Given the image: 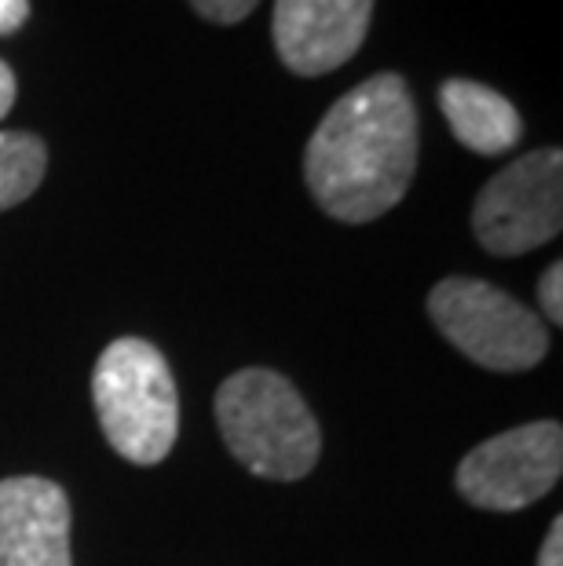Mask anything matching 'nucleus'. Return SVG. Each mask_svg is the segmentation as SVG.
<instances>
[{"instance_id": "nucleus-14", "label": "nucleus", "mask_w": 563, "mask_h": 566, "mask_svg": "<svg viewBox=\"0 0 563 566\" xmlns=\"http://www.w3.org/2000/svg\"><path fill=\"white\" fill-rule=\"evenodd\" d=\"M538 566H563V520L556 515L553 526L542 541V552H538Z\"/></svg>"}, {"instance_id": "nucleus-1", "label": "nucleus", "mask_w": 563, "mask_h": 566, "mask_svg": "<svg viewBox=\"0 0 563 566\" xmlns=\"http://www.w3.org/2000/svg\"><path fill=\"white\" fill-rule=\"evenodd\" d=\"M421 122L399 74H374L330 106L304 150L319 209L341 223H374L406 198L417 172Z\"/></svg>"}, {"instance_id": "nucleus-8", "label": "nucleus", "mask_w": 563, "mask_h": 566, "mask_svg": "<svg viewBox=\"0 0 563 566\" xmlns=\"http://www.w3.org/2000/svg\"><path fill=\"white\" fill-rule=\"evenodd\" d=\"M0 566H74L70 497L52 479H0Z\"/></svg>"}, {"instance_id": "nucleus-2", "label": "nucleus", "mask_w": 563, "mask_h": 566, "mask_svg": "<svg viewBox=\"0 0 563 566\" xmlns=\"http://www.w3.org/2000/svg\"><path fill=\"white\" fill-rule=\"evenodd\" d=\"M217 424L234 461L260 479L296 483L315 472L319 420L282 373L253 366L227 377L217 391Z\"/></svg>"}, {"instance_id": "nucleus-4", "label": "nucleus", "mask_w": 563, "mask_h": 566, "mask_svg": "<svg viewBox=\"0 0 563 566\" xmlns=\"http://www.w3.org/2000/svg\"><path fill=\"white\" fill-rule=\"evenodd\" d=\"M428 315L461 355L483 369L523 373L534 369L549 352L545 322L505 289L483 279H442L428 293Z\"/></svg>"}, {"instance_id": "nucleus-9", "label": "nucleus", "mask_w": 563, "mask_h": 566, "mask_svg": "<svg viewBox=\"0 0 563 566\" xmlns=\"http://www.w3.org/2000/svg\"><path fill=\"white\" fill-rule=\"evenodd\" d=\"M439 111L453 139L479 158H498L520 147L523 117L505 95L469 77H450L439 88Z\"/></svg>"}, {"instance_id": "nucleus-5", "label": "nucleus", "mask_w": 563, "mask_h": 566, "mask_svg": "<svg viewBox=\"0 0 563 566\" xmlns=\"http://www.w3.org/2000/svg\"><path fill=\"white\" fill-rule=\"evenodd\" d=\"M563 227V154L531 150L509 161L479 190L472 209L476 242L490 256H520L553 242Z\"/></svg>"}, {"instance_id": "nucleus-3", "label": "nucleus", "mask_w": 563, "mask_h": 566, "mask_svg": "<svg viewBox=\"0 0 563 566\" xmlns=\"http://www.w3.org/2000/svg\"><path fill=\"white\" fill-rule=\"evenodd\" d=\"M95 417L111 450L132 464H161L179 436L176 380L150 340L122 336L100 355L92 373Z\"/></svg>"}, {"instance_id": "nucleus-7", "label": "nucleus", "mask_w": 563, "mask_h": 566, "mask_svg": "<svg viewBox=\"0 0 563 566\" xmlns=\"http://www.w3.org/2000/svg\"><path fill=\"white\" fill-rule=\"evenodd\" d=\"M374 0H274V52L296 77H322L363 48Z\"/></svg>"}, {"instance_id": "nucleus-12", "label": "nucleus", "mask_w": 563, "mask_h": 566, "mask_svg": "<svg viewBox=\"0 0 563 566\" xmlns=\"http://www.w3.org/2000/svg\"><path fill=\"white\" fill-rule=\"evenodd\" d=\"M538 304H542L545 318L553 325L563 322V263L560 260L542 274V282H538Z\"/></svg>"}, {"instance_id": "nucleus-10", "label": "nucleus", "mask_w": 563, "mask_h": 566, "mask_svg": "<svg viewBox=\"0 0 563 566\" xmlns=\"http://www.w3.org/2000/svg\"><path fill=\"white\" fill-rule=\"evenodd\" d=\"M48 147L33 132H0V212L15 209L41 187Z\"/></svg>"}, {"instance_id": "nucleus-11", "label": "nucleus", "mask_w": 563, "mask_h": 566, "mask_svg": "<svg viewBox=\"0 0 563 566\" xmlns=\"http://www.w3.org/2000/svg\"><path fill=\"white\" fill-rule=\"evenodd\" d=\"M257 4L260 0H190V8H195L201 19L217 22V27H234V22L249 19Z\"/></svg>"}, {"instance_id": "nucleus-13", "label": "nucleus", "mask_w": 563, "mask_h": 566, "mask_svg": "<svg viewBox=\"0 0 563 566\" xmlns=\"http://www.w3.org/2000/svg\"><path fill=\"white\" fill-rule=\"evenodd\" d=\"M30 19V0H0V38L27 27Z\"/></svg>"}, {"instance_id": "nucleus-15", "label": "nucleus", "mask_w": 563, "mask_h": 566, "mask_svg": "<svg viewBox=\"0 0 563 566\" xmlns=\"http://www.w3.org/2000/svg\"><path fill=\"white\" fill-rule=\"evenodd\" d=\"M15 92H19L15 74H11V66L0 59V122H4L11 114V106H15Z\"/></svg>"}, {"instance_id": "nucleus-6", "label": "nucleus", "mask_w": 563, "mask_h": 566, "mask_svg": "<svg viewBox=\"0 0 563 566\" xmlns=\"http://www.w3.org/2000/svg\"><path fill=\"white\" fill-rule=\"evenodd\" d=\"M563 472V428L556 420L501 431L458 464V493L476 509L520 512L542 501Z\"/></svg>"}]
</instances>
